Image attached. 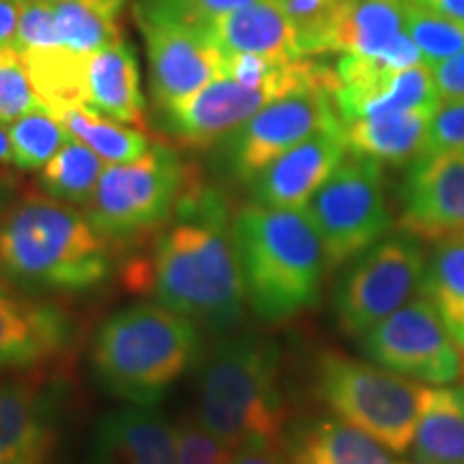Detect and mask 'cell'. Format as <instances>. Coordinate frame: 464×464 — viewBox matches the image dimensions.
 Listing matches in <instances>:
<instances>
[{"mask_svg": "<svg viewBox=\"0 0 464 464\" xmlns=\"http://www.w3.org/2000/svg\"><path fill=\"white\" fill-rule=\"evenodd\" d=\"M103 174V160L69 136L58 153L39 170V189L67 205L86 207Z\"/></svg>", "mask_w": 464, "mask_h": 464, "instance_id": "f1b7e54d", "label": "cell"}, {"mask_svg": "<svg viewBox=\"0 0 464 464\" xmlns=\"http://www.w3.org/2000/svg\"><path fill=\"white\" fill-rule=\"evenodd\" d=\"M434 246L421 293L432 301L451 340L464 351V235Z\"/></svg>", "mask_w": 464, "mask_h": 464, "instance_id": "83f0119b", "label": "cell"}, {"mask_svg": "<svg viewBox=\"0 0 464 464\" xmlns=\"http://www.w3.org/2000/svg\"><path fill=\"white\" fill-rule=\"evenodd\" d=\"M202 355L198 324L160 304L114 312L91 342V368L110 396L136 406L160 404Z\"/></svg>", "mask_w": 464, "mask_h": 464, "instance_id": "5b68a950", "label": "cell"}, {"mask_svg": "<svg viewBox=\"0 0 464 464\" xmlns=\"http://www.w3.org/2000/svg\"><path fill=\"white\" fill-rule=\"evenodd\" d=\"M127 5L130 0H54L61 45L78 54H92L125 42Z\"/></svg>", "mask_w": 464, "mask_h": 464, "instance_id": "484cf974", "label": "cell"}, {"mask_svg": "<svg viewBox=\"0 0 464 464\" xmlns=\"http://www.w3.org/2000/svg\"><path fill=\"white\" fill-rule=\"evenodd\" d=\"M402 34L404 0H344L316 37L312 56L324 52L381 56Z\"/></svg>", "mask_w": 464, "mask_h": 464, "instance_id": "7402d4cb", "label": "cell"}, {"mask_svg": "<svg viewBox=\"0 0 464 464\" xmlns=\"http://www.w3.org/2000/svg\"><path fill=\"white\" fill-rule=\"evenodd\" d=\"M404 26L426 65H439L464 50V22L439 15L413 0H404Z\"/></svg>", "mask_w": 464, "mask_h": 464, "instance_id": "1f68e13d", "label": "cell"}, {"mask_svg": "<svg viewBox=\"0 0 464 464\" xmlns=\"http://www.w3.org/2000/svg\"><path fill=\"white\" fill-rule=\"evenodd\" d=\"M75 334L61 304L0 282V374L44 372L72 353Z\"/></svg>", "mask_w": 464, "mask_h": 464, "instance_id": "5bb4252c", "label": "cell"}, {"mask_svg": "<svg viewBox=\"0 0 464 464\" xmlns=\"http://www.w3.org/2000/svg\"><path fill=\"white\" fill-rule=\"evenodd\" d=\"M50 48H61L54 0H20V22H17L14 50L17 54H24V52Z\"/></svg>", "mask_w": 464, "mask_h": 464, "instance_id": "e575fe53", "label": "cell"}, {"mask_svg": "<svg viewBox=\"0 0 464 464\" xmlns=\"http://www.w3.org/2000/svg\"><path fill=\"white\" fill-rule=\"evenodd\" d=\"M359 346L381 368L430 387L451 385L464 374L460 348L423 293L363 334Z\"/></svg>", "mask_w": 464, "mask_h": 464, "instance_id": "8fae6325", "label": "cell"}, {"mask_svg": "<svg viewBox=\"0 0 464 464\" xmlns=\"http://www.w3.org/2000/svg\"><path fill=\"white\" fill-rule=\"evenodd\" d=\"M421 7L434 11V14L451 17V20L464 22V0H413Z\"/></svg>", "mask_w": 464, "mask_h": 464, "instance_id": "b9f144b4", "label": "cell"}, {"mask_svg": "<svg viewBox=\"0 0 464 464\" xmlns=\"http://www.w3.org/2000/svg\"><path fill=\"white\" fill-rule=\"evenodd\" d=\"M284 443L290 464H409L374 437L335 417L301 423Z\"/></svg>", "mask_w": 464, "mask_h": 464, "instance_id": "603a6c76", "label": "cell"}, {"mask_svg": "<svg viewBox=\"0 0 464 464\" xmlns=\"http://www.w3.org/2000/svg\"><path fill=\"white\" fill-rule=\"evenodd\" d=\"M342 123L329 89L284 95L219 142L222 170L237 183H252L265 168L312 133Z\"/></svg>", "mask_w": 464, "mask_h": 464, "instance_id": "30bf717a", "label": "cell"}, {"mask_svg": "<svg viewBox=\"0 0 464 464\" xmlns=\"http://www.w3.org/2000/svg\"><path fill=\"white\" fill-rule=\"evenodd\" d=\"M20 56L44 108L54 110L69 103H84V69L89 54H78L61 45L24 52Z\"/></svg>", "mask_w": 464, "mask_h": 464, "instance_id": "f546056e", "label": "cell"}, {"mask_svg": "<svg viewBox=\"0 0 464 464\" xmlns=\"http://www.w3.org/2000/svg\"><path fill=\"white\" fill-rule=\"evenodd\" d=\"M17 22H20V0H0V50L14 48Z\"/></svg>", "mask_w": 464, "mask_h": 464, "instance_id": "ab89813d", "label": "cell"}, {"mask_svg": "<svg viewBox=\"0 0 464 464\" xmlns=\"http://www.w3.org/2000/svg\"><path fill=\"white\" fill-rule=\"evenodd\" d=\"M440 102L464 100V50L432 67Z\"/></svg>", "mask_w": 464, "mask_h": 464, "instance_id": "74e56055", "label": "cell"}, {"mask_svg": "<svg viewBox=\"0 0 464 464\" xmlns=\"http://www.w3.org/2000/svg\"><path fill=\"white\" fill-rule=\"evenodd\" d=\"M133 15L147 44L155 110L222 78L226 54L208 39L205 28L142 11H133Z\"/></svg>", "mask_w": 464, "mask_h": 464, "instance_id": "7c38bea8", "label": "cell"}, {"mask_svg": "<svg viewBox=\"0 0 464 464\" xmlns=\"http://www.w3.org/2000/svg\"><path fill=\"white\" fill-rule=\"evenodd\" d=\"M464 150V100L440 102L428 131L423 155Z\"/></svg>", "mask_w": 464, "mask_h": 464, "instance_id": "8d00e7d4", "label": "cell"}, {"mask_svg": "<svg viewBox=\"0 0 464 464\" xmlns=\"http://www.w3.org/2000/svg\"><path fill=\"white\" fill-rule=\"evenodd\" d=\"M256 0H136L133 11L164 15L185 24L205 28L208 22L218 20L232 11H239Z\"/></svg>", "mask_w": 464, "mask_h": 464, "instance_id": "836d02e7", "label": "cell"}, {"mask_svg": "<svg viewBox=\"0 0 464 464\" xmlns=\"http://www.w3.org/2000/svg\"><path fill=\"white\" fill-rule=\"evenodd\" d=\"M91 464H179V430L150 406H121L95 423Z\"/></svg>", "mask_w": 464, "mask_h": 464, "instance_id": "d6986e66", "label": "cell"}, {"mask_svg": "<svg viewBox=\"0 0 464 464\" xmlns=\"http://www.w3.org/2000/svg\"><path fill=\"white\" fill-rule=\"evenodd\" d=\"M344 125L321 130L277 158L249 183L254 205L305 208L346 160Z\"/></svg>", "mask_w": 464, "mask_h": 464, "instance_id": "ac0fdd59", "label": "cell"}, {"mask_svg": "<svg viewBox=\"0 0 464 464\" xmlns=\"http://www.w3.org/2000/svg\"><path fill=\"white\" fill-rule=\"evenodd\" d=\"M428 256L409 235L385 237L351 260L334 290V316L340 332L362 338L421 293Z\"/></svg>", "mask_w": 464, "mask_h": 464, "instance_id": "9c48e42d", "label": "cell"}, {"mask_svg": "<svg viewBox=\"0 0 464 464\" xmlns=\"http://www.w3.org/2000/svg\"><path fill=\"white\" fill-rule=\"evenodd\" d=\"M290 92H297L284 84H269L252 89L235 80L216 78L211 82L158 108V125L179 147L191 150H207L224 142L232 131L246 125L271 102Z\"/></svg>", "mask_w": 464, "mask_h": 464, "instance_id": "4fadbf2b", "label": "cell"}, {"mask_svg": "<svg viewBox=\"0 0 464 464\" xmlns=\"http://www.w3.org/2000/svg\"><path fill=\"white\" fill-rule=\"evenodd\" d=\"M142 271V286L161 307L207 332L230 334L243 321L247 299L222 191L196 174Z\"/></svg>", "mask_w": 464, "mask_h": 464, "instance_id": "6da1fadb", "label": "cell"}, {"mask_svg": "<svg viewBox=\"0 0 464 464\" xmlns=\"http://www.w3.org/2000/svg\"><path fill=\"white\" fill-rule=\"evenodd\" d=\"M226 464H290L282 445H247L230 451Z\"/></svg>", "mask_w": 464, "mask_h": 464, "instance_id": "f35d334b", "label": "cell"}, {"mask_svg": "<svg viewBox=\"0 0 464 464\" xmlns=\"http://www.w3.org/2000/svg\"><path fill=\"white\" fill-rule=\"evenodd\" d=\"M114 271V246L86 213L28 189L0 207V282L28 295H80Z\"/></svg>", "mask_w": 464, "mask_h": 464, "instance_id": "7a4b0ae2", "label": "cell"}, {"mask_svg": "<svg viewBox=\"0 0 464 464\" xmlns=\"http://www.w3.org/2000/svg\"><path fill=\"white\" fill-rule=\"evenodd\" d=\"M304 211L321 237L327 271L362 256L393 226L382 164L348 153Z\"/></svg>", "mask_w": 464, "mask_h": 464, "instance_id": "ba28073f", "label": "cell"}, {"mask_svg": "<svg viewBox=\"0 0 464 464\" xmlns=\"http://www.w3.org/2000/svg\"><path fill=\"white\" fill-rule=\"evenodd\" d=\"M63 387L44 372L0 382V464H50Z\"/></svg>", "mask_w": 464, "mask_h": 464, "instance_id": "e0dca14e", "label": "cell"}, {"mask_svg": "<svg viewBox=\"0 0 464 464\" xmlns=\"http://www.w3.org/2000/svg\"><path fill=\"white\" fill-rule=\"evenodd\" d=\"M17 170H42L67 142L69 133L48 108L39 106L7 125Z\"/></svg>", "mask_w": 464, "mask_h": 464, "instance_id": "4dcf8cb0", "label": "cell"}, {"mask_svg": "<svg viewBox=\"0 0 464 464\" xmlns=\"http://www.w3.org/2000/svg\"><path fill=\"white\" fill-rule=\"evenodd\" d=\"M439 106H423L346 123L344 138L348 153L392 166L420 160Z\"/></svg>", "mask_w": 464, "mask_h": 464, "instance_id": "cb8c5ba5", "label": "cell"}, {"mask_svg": "<svg viewBox=\"0 0 464 464\" xmlns=\"http://www.w3.org/2000/svg\"><path fill=\"white\" fill-rule=\"evenodd\" d=\"M42 106L28 78L26 65L14 48L0 50V123H14L17 116Z\"/></svg>", "mask_w": 464, "mask_h": 464, "instance_id": "d6a6232c", "label": "cell"}, {"mask_svg": "<svg viewBox=\"0 0 464 464\" xmlns=\"http://www.w3.org/2000/svg\"><path fill=\"white\" fill-rule=\"evenodd\" d=\"M280 351L263 335L226 334L202 357L198 423L230 451L282 445L286 428Z\"/></svg>", "mask_w": 464, "mask_h": 464, "instance_id": "277c9868", "label": "cell"}, {"mask_svg": "<svg viewBox=\"0 0 464 464\" xmlns=\"http://www.w3.org/2000/svg\"><path fill=\"white\" fill-rule=\"evenodd\" d=\"M84 106L127 127L147 131V97L138 56L119 42L86 56Z\"/></svg>", "mask_w": 464, "mask_h": 464, "instance_id": "44dd1931", "label": "cell"}, {"mask_svg": "<svg viewBox=\"0 0 464 464\" xmlns=\"http://www.w3.org/2000/svg\"><path fill=\"white\" fill-rule=\"evenodd\" d=\"M334 69V102L344 125L440 103L432 67L426 63L404 72H387L370 56L342 54Z\"/></svg>", "mask_w": 464, "mask_h": 464, "instance_id": "9a60e30c", "label": "cell"}, {"mask_svg": "<svg viewBox=\"0 0 464 464\" xmlns=\"http://www.w3.org/2000/svg\"><path fill=\"white\" fill-rule=\"evenodd\" d=\"M232 241L246 299L260 321H290L321 301L327 260L304 208L243 207L232 216Z\"/></svg>", "mask_w": 464, "mask_h": 464, "instance_id": "3957f363", "label": "cell"}, {"mask_svg": "<svg viewBox=\"0 0 464 464\" xmlns=\"http://www.w3.org/2000/svg\"><path fill=\"white\" fill-rule=\"evenodd\" d=\"M316 396L338 420L351 423L393 454L413 443L426 387L376 363L323 351L314 363Z\"/></svg>", "mask_w": 464, "mask_h": 464, "instance_id": "8992f818", "label": "cell"}, {"mask_svg": "<svg viewBox=\"0 0 464 464\" xmlns=\"http://www.w3.org/2000/svg\"><path fill=\"white\" fill-rule=\"evenodd\" d=\"M398 228L417 241L464 235V150L421 155L400 189Z\"/></svg>", "mask_w": 464, "mask_h": 464, "instance_id": "2e32d148", "label": "cell"}, {"mask_svg": "<svg viewBox=\"0 0 464 464\" xmlns=\"http://www.w3.org/2000/svg\"><path fill=\"white\" fill-rule=\"evenodd\" d=\"M50 112L61 121L69 136L95 150L110 166L140 160L153 147L144 130L116 123L84 103H69Z\"/></svg>", "mask_w": 464, "mask_h": 464, "instance_id": "4316f807", "label": "cell"}, {"mask_svg": "<svg viewBox=\"0 0 464 464\" xmlns=\"http://www.w3.org/2000/svg\"><path fill=\"white\" fill-rule=\"evenodd\" d=\"M411 464H464V385L423 390Z\"/></svg>", "mask_w": 464, "mask_h": 464, "instance_id": "d4e9b609", "label": "cell"}, {"mask_svg": "<svg viewBox=\"0 0 464 464\" xmlns=\"http://www.w3.org/2000/svg\"><path fill=\"white\" fill-rule=\"evenodd\" d=\"M344 0H282L284 11L297 26L305 56H312L316 37L321 34Z\"/></svg>", "mask_w": 464, "mask_h": 464, "instance_id": "d590c367", "label": "cell"}, {"mask_svg": "<svg viewBox=\"0 0 464 464\" xmlns=\"http://www.w3.org/2000/svg\"><path fill=\"white\" fill-rule=\"evenodd\" d=\"M213 44L230 54H260L276 61L307 58L295 22L284 11L282 0H256L205 26Z\"/></svg>", "mask_w": 464, "mask_h": 464, "instance_id": "ffe728a7", "label": "cell"}, {"mask_svg": "<svg viewBox=\"0 0 464 464\" xmlns=\"http://www.w3.org/2000/svg\"><path fill=\"white\" fill-rule=\"evenodd\" d=\"M194 177L177 149L153 142L140 160L103 170L84 213L112 246H125L164 228Z\"/></svg>", "mask_w": 464, "mask_h": 464, "instance_id": "52a82bcc", "label": "cell"}, {"mask_svg": "<svg viewBox=\"0 0 464 464\" xmlns=\"http://www.w3.org/2000/svg\"><path fill=\"white\" fill-rule=\"evenodd\" d=\"M14 153H11L7 125L0 123V198L14 183Z\"/></svg>", "mask_w": 464, "mask_h": 464, "instance_id": "60d3db41", "label": "cell"}]
</instances>
